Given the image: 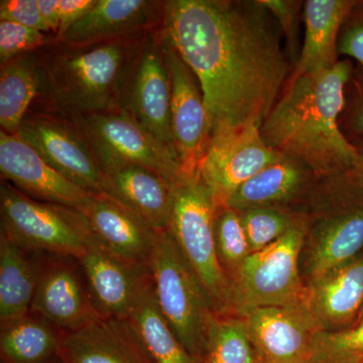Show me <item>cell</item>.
Listing matches in <instances>:
<instances>
[{"label": "cell", "instance_id": "d590c367", "mask_svg": "<svg viewBox=\"0 0 363 363\" xmlns=\"http://www.w3.org/2000/svg\"><path fill=\"white\" fill-rule=\"evenodd\" d=\"M339 54L355 60L363 67V1H357L344 23L338 43Z\"/></svg>", "mask_w": 363, "mask_h": 363}, {"label": "cell", "instance_id": "b9f144b4", "mask_svg": "<svg viewBox=\"0 0 363 363\" xmlns=\"http://www.w3.org/2000/svg\"><path fill=\"white\" fill-rule=\"evenodd\" d=\"M52 363V362H51Z\"/></svg>", "mask_w": 363, "mask_h": 363}, {"label": "cell", "instance_id": "2e32d148", "mask_svg": "<svg viewBox=\"0 0 363 363\" xmlns=\"http://www.w3.org/2000/svg\"><path fill=\"white\" fill-rule=\"evenodd\" d=\"M0 173L28 197L81 209L90 193L50 166L20 136L0 131Z\"/></svg>", "mask_w": 363, "mask_h": 363}, {"label": "cell", "instance_id": "4dcf8cb0", "mask_svg": "<svg viewBox=\"0 0 363 363\" xmlns=\"http://www.w3.org/2000/svg\"><path fill=\"white\" fill-rule=\"evenodd\" d=\"M250 252H259L304 221L281 208H257L238 212Z\"/></svg>", "mask_w": 363, "mask_h": 363}, {"label": "cell", "instance_id": "83f0119b", "mask_svg": "<svg viewBox=\"0 0 363 363\" xmlns=\"http://www.w3.org/2000/svg\"><path fill=\"white\" fill-rule=\"evenodd\" d=\"M1 363H51L58 355L61 331L39 315L0 324Z\"/></svg>", "mask_w": 363, "mask_h": 363}, {"label": "cell", "instance_id": "d6986e66", "mask_svg": "<svg viewBox=\"0 0 363 363\" xmlns=\"http://www.w3.org/2000/svg\"><path fill=\"white\" fill-rule=\"evenodd\" d=\"M166 4L159 0H96L58 40L89 44L149 32L164 23Z\"/></svg>", "mask_w": 363, "mask_h": 363}, {"label": "cell", "instance_id": "9c48e42d", "mask_svg": "<svg viewBox=\"0 0 363 363\" xmlns=\"http://www.w3.org/2000/svg\"><path fill=\"white\" fill-rule=\"evenodd\" d=\"M73 121L84 135L101 169L135 164L154 172L172 189L186 175L176 152L125 112L117 109Z\"/></svg>", "mask_w": 363, "mask_h": 363}, {"label": "cell", "instance_id": "7c38bea8", "mask_svg": "<svg viewBox=\"0 0 363 363\" xmlns=\"http://www.w3.org/2000/svg\"><path fill=\"white\" fill-rule=\"evenodd\" d=\"M281 157L264 143L257 126L220 128L210 136L199 175L221 209L240 186Z\"/></svg>", "mask_w": 363, "mask_h": 363}, {"label": "cell", "instance_id": "74e56055", "mask_svg": "<svg viewBox=\"0 0 363 363\" xmlns=\"http://www.w3.org/2000/svg\"><path fill=\"white\" fill-rule=\"evenodd\" d=\"M95 1L96 0H58L60 28L57 39L80 20L94 6Z\"/></svg>", "mask_w": 363, "mask_h": 363}, {"label": "cell", "instance_id": "5bb4252c", "mask_svg": "<svg viewBox=\"0 0 363 363\" xmlns=\"http://www.w3.org/2000/svg\"><path fill=\"white\" fill-rule=\"evenodd\" d=\"M260 363H309L321 331L307 300L292 304L252 308L238 313Z\"/></svg>", "mask_w": 363, "mask_h": 363}, {"label": "cell", "instance_id": "8fae6325", "mask_svg": "<svg viewBox=\"0 0 363 363\" xmlns=\"http://www.w3.org/2000/svg\"><path fill=\"white\" fill-rule=\"evenodd\" d=\"M118 111L125 112L176 152L171 128V83L162 52V26L145 35L124 83Z\"/></svg>", "mask_w": 363, "mask_h": 363}, {"label": "cell", "instance_id": "d6a6232c", "mask_svg": "<svg viewBox=\"0 0 363 363\" xmlns=\"http://www.w3.org/2000/svg\"><path fill=\"white\" fill-rule=\"evenodd\" d=\"M57 40L51 33L0 20V65L21 55L39 51Z\"/></svg>", "mask_w": 363, "mask_h": 363}, {"label": "cell", "instance_id": "5b68a950", "mask_svg": "<svg viewBox=\"0 0 363 363\" xmlns=\"http://www.w3.org/2000/svg\"><path fill=\"white\" fill-rule=\"evenodd\" d=\"M220 209L199 172L173 189L167 230L171 233L213 303L217 314L231 313L233 286L217 255L215 219Z\"/></svg>", "mask_w": 363, "mask_h": 363}, {"label": "cell", "instance_id": "f546056e", "mask_svg": "<svg viewBox=\"0 0 363 363\" xmlns=\"http://www.w3.org/2000/svg\"><path fill=\"white\" fill-rule=\"evenodd\" d=\"M214 230L217 255L231 279L252 253L240 213L230 208H221L217 212Z\"/></svg>", "mask_w": 363, "mask_h": 363}, {"label": "cell", "instance_id": "f1b7e54d", "mask_svg": "<svg viewBox=\"0 0 363 363\" xmlns=\"http://www.w3.org/2000/svg\"><path fill=\"white\" fill-rule=\"evenodd\" d=\"M205 363H260L242 317L229 314L212 317Z\"/></svg>", "mask_w": 363, "mask_h": 363}, {"label": "cell", "instance_id": "44dd1931", "mask_svg": "<svg viewBox=\"0 0 363 363\" xmlns=\"http://www.w3.org/2000/svg\"><path fill=\"white\" fill-rule=\"evenodd\" d=\"M306 288L308 307L321 331L353 326L363 308V252Z\"/></svg>", "mask_w": 363, "mask_h": 363}, {"label": "cell", "instance_id": "836d02e7", "mask_svg": "<svg viewBox=\"0 0 363 363\" xmlns=\"http://www.w3.org/2000/svg\"><path fill=\"white\" fill-rule=\"evenodd\" d=\"M260 4L272 14L281 26L285 35L291 56H295L298 39V14L301 2L292 0H259Z\"/></svg>", "mask_w": 363, "mask_h": 363}, {"label": "cell", "instance_id": "7a4b0ae2", "mask_svg": "<svg viewBox=\"0 0 363 363\" xmlns=\"http://www.w3.org/2000/svg\"><path fill=\"white\" fill-rule=\"evenodd\" d=\"M353 72L352 63L345 60L331 70L289 81L260 126L264 143L316 177L330 178L357 169V147L339 125Z\"/></svg>", "mask_w": 363, "mask_h": 363}, {"label": "cell", "instance_id": "e0dca14e", "mask_svg": "<svg viewBox=\"0 0 363 363\" xmlns=\"http://www.w3.org/2000/svg\"><path fill=\"white\" fill-rule=\"evenodd\" d=\"M77 269L69 262L40 264L39 281L30 312L61 332L78 330L100 318Z\"/></svg>", "mask_w": 363, "mask_h": 363}, {"label": "cell", "instance_id": "8992f818", "mask_svg": "<svg viewBox=\"0 0 363 363\" xmlns=\"http://www.w3.org/2000/svg\"><path fill=\"white\" fill-rule=\"evenodd\" d=\"M1 234L28 252L77 259L93 233L75 207L37 201L1 180Z\"/></svg>", "mask_w": 363, "mask_h": 363}, {"label": "cell", "instance_id": "cb8c5ba5", "mask_svg": "<svg viewBox=\"0 0 363 363\" xmlns=\"http://www.w3.org/2000/svg\"><path fill=\"white\" fill-rule=\"evenodd\" d=\"M309 174L311 172L300 162L281 156L279 161L240 186L227 200L225 207L238 212L279 208L301 194L307 185Z\"/></svg>", "mask_w": 363, "mask_h": 363}, {"label": "cell", "instance_id": "ac0fdd59", "mask_svg": "<svg viewBox=\"0 0 363 363\" xmlns=\"http://www.w3.org/2000/svg\"><path fill=\"white\" fill-rule=\"evenodd\" d=\"M57 358L61 363H155L128 319L104 317L61 332Z\"/></svg>", "mask_w": 363, "mask_h": 363}, {"label": "cell", "instance_id": "f35d334b", "mask_svg": "<svg viewBox=\"0 0 363 363\" xmlns=\"http://www.w3.org/2000/svg\"><path fill=\"white\" fill-rule=\"evenodd\" d=\"M39 6L43 20L57 37L60 28L58 0H39Z\"/></svg>", "mask_w": 363, "mask_h": 363}, {"label": "cell", "instance_id": "30bf717a", "mask_svg": "<svg viewBox=\"0 0 363 363\" xmlns=\"http://www.w3.org/2000/svg\"><path fill=\"white\" fill-rule=\"evenodd\" d=\"M16 135L72 183L90 194H102L104 171L73 121L47 112L30 111Z\"/></svg>", "mask_w": 363, "mask_h": 363}, {"label": "cell", "instance_id": "6da1fadb", "mask_svg": "<svg viewBox=\"0 0 363 363\" xmlns=\"http://www.w3.org/2000/svg\"><path fill=\"white\" fill-rule=\"evenodd\" d=\"M269 13L257 1L167 0L162 32L201 86L210 136L260 128L290 65Z\"/></svg>", "mask_w": 363, "mask_h": 363}, {"label": "cell", "instance_id": "1f68e13d", "mask_svg": "<svg viewBox=\"0 0 363 363\" xmlns=\"http://www.w3.org/2000/svg\"><path fill=\"white\" fill-rule=\"evenodd\" d=\"M309 363H363V319L344 330L320 331Z\"/></svg>", "mask_w": 363, "mask_h": 363}, {"label": "cell", "instance_id": "9a60e30c", "mask_svg": "<svg viewBox=\"0 0 363 363\" xmlns=\"http://www.w3.org/2000/svg\"><path fill=\"white\" fill-rule=\"evenodd\" d=\"M77 260L100 317L128 319L150 277L149 267L114 255L94 235Z\"/></svg>", "mask_w": 363, "mask_h": 363}, {"label": "cell", "instance_id": "d4e9b609", "mask_svg": "<svg viewBox=\"0 0 363 363\" xmlns=\"http://www.w3.org/2000/svg\"><path fill=\"white\" fill-rule=\"evenodd\" d=\"M0 234V324L30 314L40 264Z\"/></svg>", "mask_w": 363, "mask_h": 363}, {"label": "cell", "instance_id": "603a6c76", "mask_svg": "<svg viewBox=\"0 0 363 363\" xmlns=\"http://www.w3.org/2000/svg\"><path fill=\"white\" fill-rule=\"evenodd\" d=\"M355 0H308L304 4L305 35L290 80L331 70L339 63L341 30Z\"/></svg>", "mask_w": 363, "mask_h": 363}, {"label": "cell", "instance_id": "8d00e7d4", "mask_svg": "<svg viewBox=\"0 0 363 363\" xmlns=\"http://www.w3.org/2000/svg\"><path fill=\"white\" fill-rule=\"evenodd\" d=\"M355 86L354 96L348 111L346 125L353 135L363 138V67L362 70L353 72L352 79Z\"/></svg>", "mask_w": 363, "mask_h": 363}, {"label": "cell", "instance_id": "3957f363", "mask_svg": "<svg viewBox=\"0 0 363 363\" xmlns=\"http://www.w3.org/2000/svg\"><path fill=\"white\" fill-rule=\"evenodd\" d=\"M147 33L89 44L57 40L37 51L42 83L30 111L70 121L117 111Z\"/></svg>", "mask_w": 363, "mask_h": 363}, {"label": "cell", "instance_id": "4fadbf2b", "mask_svg": "<svg viewBox=\"0 0 363 363\" xmlns=\"http://www.w3.org/2000/svg\"><path fill=\"white\" fill-rule=\"evenodd\" d=\"M162 52L171 83V128L184 173L199 172L210 142V123L201 86L162 32Z\"/></svg>", "mask_w": 363, "mask_h": 363}, {"label": "cell", "instance_id": "ba28073f", "mask_svg": "<svg viewBox=\"0 0 363 363\" xmlns=\"http://www.w3.org/2000/svg\"><path fill=\"white\" fill-rule=\"evenodd\" d=\"M307 285L363 252V179L357 169L330 177V207L307 234Z\"/></svg>", "mask_w": 363, "mask_h": 363}, {"label": "cell", "instance_id": "52a82bcc", "mask_svg": "<svg viewBox=\"0 0 363 363\" xmlns=\"http://www.w3.org/2000/svg\"><path fill=\"white\" fill-rule=\"evenodd\" d=\"M306 238L305 223L298 224L269 247L250 253L230 279L231 313L305 300L300 257Z\"/></svg>", "mask_w": 363, "mask_h": 363}, {"label": "cell", "instance_id": "e575fe53", "mask_svg": "<svg viewBox=\"0 0 363 363\" xmlns=\"http://www.w3.org/2000/svg\"><path fill=\"white\" fill-rule=\"evenodd\" d=\"M0 20L13 21L54 35L43 20L39 0H1Z\"/></svg>", "mask_w": 363, "mask_h": 363}, {"label": "cell", "instance_id": "ab89813d", "mask_svg": "<svg viewBox=\"0 0 363 363\" xmlns=\"http://www.w3.org/2000/svg\"><path fill=\"white\" fill-rule=\"evenodd\" d=\"M354 145L355 147H357L358 152V166L357 171L363 179V138L358 140V143H354Z\"/></svg>", "mask_w": 363, "mask_h": 363}, {"label": "cell", "instance_id": "7402d4cb", "mask_svg": "<svg viewBox=\"0 0 363 363\" xmlns=\"http://www.w3.org/2000/svg\"><path fill=\"white\" fill-rule=\"evenodd\" d=\"M104 192L140 216L156 231L168 228L173 189L154 172L118 164L102 169Z\"/></svg>", "mask_w": 363, "mask_h": 363}, {"label": "cell", "instance_id": "277c9868", "mask_svg": "<svg viewBox=\"0 0 363 363\" xmlns=\"http://www.w3.org/2000/svg\"><path fill=\"white\" fill-rule=\"evenodd\" d=\"M160 309L197 363L206 362L213 303L168 230L157 231L149 262Z\"/></svg>", "mask_w": 363, "mask_h": 363}, {"label": "cell", "instance_id": "60d3db41", "mask_svg": "<svg viewBox=\"0 0 363 363\" xmlns=\"http://www.w3.org/2000/svg\"><path fill=\"white\" fill-rule=\"evenodd\" d=\"M362 319H363V308H362V313H360V316H359V319H358V321H359V320H362Z\"/></svg>", "mask_w": 363, "mask_h": 363}, {"label": "cell", "instance_id": "ffe728a7", "mask_svg": "<svg viewBox=\"0 0 363 363\" xmlns=\"http://www.w3.org/2000/svg\"><path fill=\"white\" fill-rule=\"evenodd\" d=\"M81 211L93 235L114 255L147 266L157 231L121 203L105 194H90Z\"/></svg>", "mask_w": 363, "mask_h": 363}, {"label": "cell", "instance_id": "4316f807", "mask_svg": "<svg viewBox=\"0 0 363 363\" xmlns=\"http://www.w3.org/2000/svg\"><path fill=\"white\" fill-rule=\"evenodd\" d=\"M128 319L155 363H197L162 315L152 277L143 285Z\"/></svg>", "mask_w": 363, "mask_h": 363}, {"label": "cell", "instance_id": "484cf974", "mask_svg": "<svg viewBox=\"0 0 363 363\" xmlns=\"http://www.w3.org/2000/svg\"><path fill=\"white\" fill-rule=\"evenodd\" d=\"M42 73L37 52L21 55L0 65V125L9 135L21 123L39 96Z\"/></svg>", "mask_w": 363, "mask_h": 363}]
</instances>
